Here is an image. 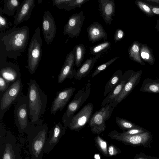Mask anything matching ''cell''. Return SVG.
<instances>
[{"label":"cell","instance_id":"obj_1","mask_svg":"<svg viewBox=\"0 0 159 159\" xmlns=\"http://www.w3.org/2000/svg\"><path fill=\"white\" fill-rule=\"evenodd\" d=\"M30 37L28 26L14 27L0 32V63L7 58L16 60L24 52Z\"/></svg>","mask_w":159,"mask_h":159},{"label":"cell","instance_id":"obj_2","mask_svg":"<svg viewBox=\"0 0 159 159\" xmlns=\"http://www.w3.org/2000/svg\"><path fill=\"white\" fill-rule=\"evenodd\" d=\"M29 117L30 123L34 124L39 122L47 106V95L34 80H30L27 83Z\"/></svg>","mask_w":159,"mask_h":159},{"label":"cell","instance_id":"obj_3","mask_svg":"<svg viewBox=\"0 0 159 159\" xmlns=\"http://www.w3.org/2000/svg\"><path fill=\"white\" fill-rule=\"evenodd\" d=\"M40 29L36 27L31 39L27 53V64L25 66L30 75L35 72L40 62L42 53Z\"/></svg>","mask_w":159,"mask_h":159},{"label":"cell","instance_id":"obj_4","mask_svg":"<svg viewBox=\"0 0 159 159\" xmlns=\"http://www.w3.org/2000/svg\"><path fill=\"white\" fill-rule=\"evenodd\" d=\"M108 136L112 139L121 142L126 145L148 147L151 142L152 135L148 131L138 134L129 135L114 130L109 132Z\"/></svg>","mask_w":159,"mask_h":159},{"label":"cell","instance_id":"obj_5","mask_svg":"<svg viewBox=\"0 0 159 159\" xmlns=\"http://www.w3.org/2000/svg\"><path fill=\"white\" fill-rule=\"evenodd\" d=\"M22 88L20 78L11 84L0 98V119H2L11 106L20 98L21 95Z\"/></svg>","mask_w":159,"mask_h":159},{"label":"cell","instance_id":"obj_6","mask_svg":"<svg viewBox=\"0 0 159 159\" xmlns=\"http://www.w3.org/2000/svg\"><path fill=\"white\" fill-rule=\"evenodd\" d=\"M114 108L110 103L102 107L92 115L88 122L92 133L99 134L105 130L106 121L111 116Z\"/></svg>","mask_w":159,"mask_h":159},{"label":"cell","instance_id":"obj_7","mask_svg":"<svg viewBox=\"0 0 159 159\" xmlns=\"http://www.w3.org/2000/svg\"><path fill=\"white\" fill-rule=\"evenodd\" d=\"M93 106L89 103L77 113L69 117L64 123L65 127L79 132L88 123L92 115Z\"/></svg>","mask_w":159,"mask_h":159},{"label":"cell","instance_id":"obj_8","mask_svg":"<svg viewBox=\"0 0 159 159\" xmlns=\"http://www.w3.org/2000/svg\"><path fill=\"white\" fill-rule=\"evenodd\" d=\"M91 91L90 80H88L84 87L75 95L73 99L69 104L62 117L63 123L73 116L78 110L89 96Z\"/></svg>","mask_w":159,"mask_h":159},{"label":"cell","instance_id":"obj_9","mask_svg":"<svg viewBox=\"0 0 159 159\" xmlns=\"http://www.w3.org/2000/svg\"><path fill=\"white\" fill-rule=\"evenodd\" d=\"M16 123L20 130L26 129L29 126L28 97L27 95H21L16 102L14 112Z\"/></svg>","mask_w":159,"mask_h":159},{"label":"cell","instance_id":"obj_10","mask_svg":"<svg viewBox=\"0 0 159 159\" xmlns=\"http://www.w3.org/2000/svg\"><path fill=\"white\" fill-rule=\"evenodd\" d=\"M85 17L83 11L72 14L64 27L63 34L71 38L79 36Z\"/></svg>","mask_w":159,"mask_h":159},{"label":"cell","instance_id":"obj_11","mask_svg":"<svg viewBox=\"0 0 159 159\" xmlns=\"http://www.w3.org/2000/svg\"><path fill=\"white\" fill-rule=\"evenodd\" d=\"M42 31L45 42L48 45L51 44L55 36L57 27L54 18L49 11H46L43 14Z\"/></svg>","mask_w":159,"mask_h":159},{"label":"cell","instance_id":"obj_12","mask_svg":"<svg viewBox=\"0 0 159 159\" xmlns=\"http://www.w3.org/2000/svg\"><path fill=\"white\" fill-rule=\"evenodd\" d=\"M75 47L67 55L57 78L59 83H61L67 78H74L76 71L74 68L75 64Z\"/></svg>","mask_w":159,"mask_h":159},{"label":"cell","instance_id":"obj_13","mask_svg":"<svg viewBox=\"0 0 159 159\" xmlns=\"http://www.w3.org/2000/svg\"><path fill=\"white\" fill-rule=\"evenodd\" d=\"M75 90V88L70 87L57 92L51 105V113L54 114L58 111H62L69 101Z\"/></svg>","mask_w":159,"mask_h":159},{"label":"cell","instance_id":"obj_14","mask_svg":"<svg viewBox=\"0 0 159 159\" xmlns=\"http://www.w3.org/2000/svg\"><path fill=\"white\" fill-rule=\"evenodd\" d=\"M0 76L11 84L21 78L18 66L12 62L6 61L0 63Z\"/></svg>","mask_w":159,"mask_h":159},{"label":"cell","instance_id":"obj_15","mask_svg":"<svg viewBox=\"0 0 159 159\" xmlns=\"http://www.w3.org/2000/svg\"><path fill=\"white\" fill-rule=\"evenodd\" d=\"M142 73V70L134 71L131 76L124 85L119 96L111 103L113 107L115 108L116 107L128 96L137 85L140 81Z\"/></svg>","mask_w":159,"mask_h":159},{"label":"cell","instance_id":"obj_16","mask_svg":"<svg viewBox=\"0 0 159 159\" xmlns=\"http://www.w3.org/2000/svg\"><path fill=\"white\" fill-rule=\"evenodd\" d=\"M35 0H25L18 7L14 16V24L16 26L30 17L35 7Z\"/></svg>","mask_w":159,"mask_h":159},{"label":"cell","instance_id":"obj_17","mask_svg":"<svg viewBox=\"0 0 159 159\" xmlns=\"http://www.w3.org/2000/svg\"><path fill=\"white\" fill-rule=\"evenodd\" d=\"M134 71L129 70L123 75L120 82L108 94L101 103V106L112 103L120 95L125 84L133 74Z\"/></svg>","mask_w":159,"mask_h":159},{"label":"cell","instance_id":"obj_18","mask_svg":"<svg viewBox=\"0 0 159 159\" xmlns=\"http://www.w3.org/2000/svg\"><path fill=\"white\" fill-rule=\"evenodd\" d=\"M99 9L106 24L111 25L112 17L115 13L116 5L114 0H98Z\"/></svg>","mask_w":159,"mask_h":159},{"label":"cell","instance_id":"obj_19","mask_svg":"<svg viewBox=\"0 0 159 159\" xmlns=\"http://www.w3.org/2000/svg\"><path fill=\"white\" fill-rule=\"evenodd\" d=\"M89 40L93 43L102 39L106 40L107 34L104 29L99 23L94 22L87 29Z\"/></svg>","mask_w":159,"mask_h":159},{"label":"cell","instance_id":"obj_20","mask_svg":"<svg viewBox=\"0 0 159 159\" xmlns=\"http://www.w3.org/2000/svg\"><path fill=\"white\" fill-rule=\"evenodd\" d=\"M101 57L100 56H96L87 59L76 71L74 77L75 79L80 80L87 75L91 71L97 60Z\"/></svg>","mask_w":159,"mask_h":159},{"label":"cell","instance_id":"obj_21","mask_svg":"<svg viewBox=\"0 0 159 159\" xmlns=\"http://www.w3.org/2000/svg\"><path fill=\"white\" fill-rule=\"evenodd\" d=\"M89 0H53V5L61 9L69 11L77 8H80L82 5Z\"/></svg>","mask_w":159,"mask_h":159},{"label":"cell","instance_id":"obj_22","mask_svg":"<svg viewBox=\"0 0 159 159\" xmlns=\"http://www.w3.org/2000/svg\"><path fill=\"white\" fill-rule=\"evenodd\" d=\"M47 127L43 126L39 129V132L37 135L36 139L34 142L33 149L34 155L37 157L39 155L43 148L46 138Z\"/></svg>","mask_w":159,"mask_h":159},{"label":"cell","instance_id":"obj_23","mask_svg":"<svg viewBox=\"0 0 159 159\" xmlns=\"http://www.w3.org/2000/svg\"><path fill=\"white\" fill-rule=\"evenodd\" d=\"M140 44L141 43L137 41H134L128 48V55L132 60L145 66V64L140 55Z\"/></svg>","mask_w":159,"mask_h":159},{"label":"cell","instance_id":"obj_24","mask_svg":"<svg viewBox=\"0 0 159 159\" xmlns=\"http://www.w3.org/2000/svg\"><path fill=\"white\" fill-rule=\"evenodd\" d=\"M140 91L143 92L159 93V79L146 78L143 80Z\"/></svg>","mask_w":159,"mask_h":159},{"label":"cell","instance_id":"obj_25","mask_svg":"<svg viewBox=\"0 0 159 159\" xmlns=\"http://www.w3.org/2000/svg\"><path fill=\"white\" fill-rule=\"evenodd\" d=\"M123 75L122 70L120 69L114 73L105 85L103 93L104 96L120 82Z\"/></svg>","mask_w":159,"mask_h":159},{"label":"cell","instance_id":"obj_26","mask_svg":"<svg viewBox=\"0 0 159 159\" xmlns=\"http://www.w3.org/2000/svg\"><path fill=\"white\" fill-rule=\"evenodd\" d=\"M111 47V44L110 42L105 40L102 43L90 47V53L94 56H100L102 57L108 52Z\"/></svg>","mask_w":159,"mask_h":159},{"label":"cell","instance_id":"obj_27","mask_svg":"<svg viewBox=\"0 0 159 159\" xmlns=\"http://www.w3.org/2000/svg\"><path fill=\"white\" fill-rule=\"evenodd\" d=\"M140 55L142 60L150 65H153L155 62V57L152 49L145 44L141 43Z\"/></svg>","mask_w":159,"mask_h":159},{"label":"cell","instance_id":"obj_28","mask_svg":"<svg viewBox=\"0 0 159 159\" xmlns=\"http://www.w3.org/2000/svg\"><path fill=\"white\" fill-rule=\"evenodd\" d=\"M20 4L18 0H4L3 8L1 9L2 13L8 16H13Z\"/></svg>","mask_w":159,"mask_h":159},{"label":"cell","instance_id":"obj_29","mask_svg":"<svg viewBox=\"0 0 159 159\" xmlns=\"http://www.w3.org/2000/svg\"><path fill=\"white\" fill-rule=\"evenodd\" d=\"M115 119L116 123L120 128L124 131L142 127L124 118L116 117Z\"/></svg>","mask_w":159,"mask_h":159},{"label":"cell","instance_id":"obj_30","mask_svg":"<svg viewBox=\"0 0 159 159\" xmlns=\"http://www.w3.org/2000/svg\"><path fill=\"white\" fill-rule=\"evenodd\" d=\"M75 52V64L76 67H80L84 59L86 48L83 44L77 45Z\"/></svg>","mask_w":159,"mask_h":159},{"label":"cell","instance_id":"obj_31","mask_svg":"<svg viewBox=\"0 0 159 159\" xmlns=\"http://www.w3.org/2000/svg\"><path fill=\"white\" fill-rule=\"evenodd\" d=\"M96 147L105 156L109 157L107 142L98 134L94 139Z\"/></svg>","mask_w":159,"mask_h":159},{"label":"cell","instance_id":"obj_32","mask_svg":"<svg viewBox=\"0 0 159 159\" xmlns=\"http://www.w3.org/2000/svg\"><path fill=\"white\" fill-rule=\"evenodd\" d=\"M135 3L139 8L146 16L149 17H152L155 15L153 13L148 4L140 0H136Z\"/></svg>","mask_w":159,"mask_h":159},{"label":"cell","instance_id":"obj_33","mask_svg":"<svg viewBox=\"0 0 159 159\" xmlns=\"http://www.w3.org/2000/svg\"><path fill=\"white\" fill-rule=\"evenodd\" d=\"M64 129L60 123H56L53 130L52 135L50 141L51 144H53L57 141L58 138L62 132H64Z\"/></svg>","mask_w":159,"mask_h":159},{"label":"cell","instance_id":"obj_34","mask_svg":"<svg viewBox=\"0 0 159 159\" xmlns=\"http://www.w3.org/2000/svg\"><path fill=\"white\" fill-rule=\"evenodd\" d=\"M119 57H116L113 58L108 61L103 63V64L98 66L95 68L94 71L91 74V76L92 78H93L101 71L104 70L108 67L110 65L117 60Z\"/></svg>","mask_w":159,"mask_h":159},{"label":"cell","instance_id":"obj_35","mask_svg":"<svg viewBox=\"0 0 159 159\" xmlns=\"http://www.w3.org/2000/svg\"><path fill=\"white\" fill-rule=\"evenodd\" d=\"M14 152L12 149V147L10 144L6 145L3 154V159H15Z\"/></svg>","mask_w":159,"mask_h":159},{"label":"cell","instance_id":"obj_36","mask_svg":"<svg viewBox=\"0 0 159 159\" xmlns=\"http://www.w3.org/2000/svg\"><path fill=\"white\" fill-rule=\"evenodd\" d=\"M1 9L0 7V32H4L6 29L9 28L7 20L2 15Z\"/></svg>","mask_w":159,"mask_h":159},{"label":"cell","instance_id":"obj_37","mask_svg":"<svg viewBox=\"0 0 159 159\" xmlns=\"http://www.w3.org/2000/svg\"><path fill=\"white\" fill-rule=\"evenodd\" d=\"M11 83L0 76V98L9 88Z\"/></svg>","mask_w":159,"mask_h":159},{"label":"cell","instance_id":"obj_38","mask_svg":"<svg viewBox=\"0 0 159 159\" xmlns=\"http://www.w3.org/2000/svg\"><path fill=\"white\" fill-rule=\"evenodd\" d=\"M148 131V130L142 127L139 128L132 129L122 133L125 134L129 135H134L141 134Z\"/></svg>","mask_w":159,"mask_h":159},{"label":"cell","instance_id":"obj_39","mask_svg":"<svg viewBox=\"0 0 159 159\" xmlns=\"http://www.w3.org/2000/svg\"><path fill=\"white\" fill-rule=\"evenodd\" d=\"M108 152L109 156H112L120 153L121 151L114 145L111 144L108 148Z\"/></svg>","mask_w":159,"mask_h":159},{"label":"cell","instance_id":"obj_40","mask_svg":"<svg viewBox=\"0 0 159 159\" xmlns=\"http://www.w3.org/2000/svg\"><path fill=\"white\" fill-rule=\"evenodd\" d=\"M124 30L118 28L116 30L114 35V40L115 43L119 41L125 36Z\"/></svg>","mask_w":159,"mask_h":159},{"label":"cell","instance_id":"obj_41","mask_svg":"<svg viewBox=\"0 0 159 159\" xmlns=\"http://www.w3.org/2000/svg\"><path fill=\"white\" fill-rule=\"evenodd\" d=\"M148 4L154 15L159 16V4Z\"/></svg>","mask_w":159,"mask_h":159},{"label":"cell","instance_id":"obj_42","mask_svg":"<svg viewBox=\"0 0 159 159\" xmlns=\"http://www.w3.org/2000/svg\"><path fill=\"white\" fill-rule=\"evenodd\" d=\"M157 157L146 155L144 154H136L133 159H155Z\"/></svg>","mask_w":159,"mask_h":159},{"label":"cell","instance_id":"obj_43","mask_svg":"<svg viewBox=\"0 0 159 159\" xmlns=\"http://www.w3.org/2000/svg\"><path fill=\"white\" fill-rule=\"evenodd\" d=\"M143 1L149 4H159V0H143Z\"/></svg>","mask_w":159,"mask_h":159},{"label":"cell","instance_id":"obj_44","mask_svg":"<svg viewBox=\"0 0 159 159\" xmlns=\"http://www.w3.org/2000/svg\"><path fill=\"white\" fill-rule=\"evenodd\" d=\"M155 29L157 32L159 33V18L156 21Z\"/></svg>","mask_w":159,"mask_h":159},{"label":"cell","instance_id":"obj_45","mask_svg":"<svg viewBox=\"0 0 159 159\" xmlns=\"http://www.w3.org/2000/svg\"><path fill=\"white\" fill-rule=\"evenodd\" d=\"M94 158L95 159H100V157L98 154H95L94 155Z\"/></svg>","mask_w":159,"mask_h":159},{"label":"cell","instance_id":"obj_46","mask_svg":"<svg viewBox=\"0 0 159 159\" xmlns=\"http://www.w3.org/2000/svg\"><path fill=\"white\" fill-rule=\"evenodd\" d=\"M38 3H41L42 2V0H38Z\"/></svg>","mask_w":159,"mask_h":159},{"label":"cell","instance_id":"obj_47","mask_svg":"<svg viewBox=\"0 0 159 159\" xmlns=\"http://www.w3.org/2000/svg\"><path fill=\"white\" fill-rule=\"evenodd\" d=\"M155 159H159V158H158L157 157H156Z\"/></svg>","mask_w":159,"mask_h":159}]
</instances>
